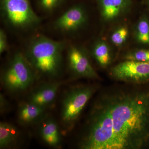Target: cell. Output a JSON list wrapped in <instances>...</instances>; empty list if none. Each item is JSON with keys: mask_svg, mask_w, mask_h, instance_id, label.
Wrapping results in <instances>:
<instances>
[{"mask_svg": "<svg viewBox=\"0 0 149 149\" xmlns=\"http://www.w3.org/2000/svg\"><path fill=\"white\" fill-rule=\"evenodd\" d=\"M135 38L141 45H149V21L145 17L139 19L135 29Z\"/></svg>", "mask_w": 149, "mask_h": 149, "instance_id": "15", "label": "cell"}, {"mask_svg": "<svg viewBox=\"0 0 149 149\" xmlns=\"http://www.w3.org/2000/svg\"><path fill=\"white\" fill-rule=\"evenodd\" d=\"M99 83L78 84L69 88L62 103L61 118L67 131L74 128L84 109L101 88Z\"/></svg>", "mask_w": 149, "mask_h": 149, "instance_id": "3", "label": "cell"}, {"mask_svg": "<svg viewBox=\"0 0 149 149\" xmlns=\"http://www.w3.org/2000/svg\"><path fill=\"white\" fill-rule=\"evenodd\" d=\"M111 78L130 85H143L149 83V62L124 60L111 68Z\"/></svg>", "mask_w": 149, "mask_h": 149, "instance_id": "6", "label": "cell"}, {"mask_svg": "<svg viewBox=\"0 0 149 149\" xmlns=\"http://www.w3.org/2000/svg\"><path fill=\"white\" fill-rule=\"evenodd\" d=\"M124 60L149 62V49H139L128 52L123 56Z\"/></svg>", "mask_w": 149, "mask_h": 149, "instance_id": "17", "label": "cell"}, {"mask_svg": "<svg viewBox=\"0 0 149 149\" xmlns=\"http://www.w3.org/2000/svg\"><path fill=\"white\" fill-rule=\"evenodd\" d=\"M60 85L58 82H53L41 85L31 93L29 101L44 108L51 106L54 102Z\"/></svg>", "mask_w": 149, "mask_h": 149, "instance_id": "10", "label": "cell"}, {"mask_svg": "<svg viewBox=\"0 0 149 149\" xmlns=\"http://www.w3.org/2000/svg\"><path fill=\"white\" fill-rule=\"evenodd\" d=\"M92 55L97 64L102 68H106L113 61V56L108 44L103 40H99L94 44Z\"/></svg>", "mask_w": 149, "mask_h": 149, "instance_id": "13", "label": "cell"}, {"mask_svg": "<svg viewBox=\"0 0 149 149\" xmlns=\"http://www.w3.org/2000/svg\"><path fill=\"white\" fill-rule=\"evenodd\" d=\"M37 77L24 54L17 52L9 62L1 77V82L7 90L18 93L29 88Z\"/></svg>", "mask_w": 149, "mask_h": 149, "instance_id": "4", "label": "cell"}, {"mask_svg": "<svg viewBox=\"0 0 149 149\" xmlns=\"http://www.w3.org/2000/svg\"><path fill=\"white\" fill-rule=\"evenodd\" d=\"M39 123V134L44 142L52 147H59L61 142V134L55 120L46 117Z\"/></svg>", "mask_w": 149, "mask_h": 149, "instance_id": "12", "label": "cell"}, {"mask_svg": "<svg viewBox=\"0 0 149 149\" xmlns=\"http://www.w3.org/2000/svg\"><path fill=\"white\" fill-rule=\"evenodd\" d=\"M88 14L81 5L72 6L55 21L54 28L59 32L70 33L84 27L88 21Z\"/></svg>", "mask_w": 149, "mask_h": 149, "instance_id": "8", "label": "cell"}, {"mask_svg": "<svg viewBox=\"0 0 149 149\" xmlns=\"http://www.w3.org/2000/svg\"><path fill=\"white\" fill-rule=\"evenodd\" d=\"M64 0H40V8L46 13H52L60 5Z\"/></svg>", "mask_w": 149, "mask_h": 149, "instance_id": "18", "label": "cell"}, {"mask_svg": "<svg viewBox=\"0 0 149 149\" xmlns=\"http://www.w3.org/2000/svg\"><path fill=\"white\" fill-rule=\"evenodd\" d=\"M10 108V105L6 99L1 94L0 95V109L1 114L5 113L8 111Z\"/></svg>", "mask_w": 149, "mask_h": 149, "instance_id": "20", "label": "cell"}, {"mask_svg": "<svg viewBox=\"0 0 149 149\" xmlns=\"http://www.w3.org/2000/svg\"><path fill=\"white\" fill-rule=\"evenodd\" d=\"M1 11L6 24L14 29H34L41 22L29 0H1Z\"/></svg>", "mask_w": 149, "mask_h": 149, "instance_id": "5", "label": "cell"}, {"mask_svg": "<svg viewBox=\"0 0 149 149\" xmlns=\"http://www.w3.org/2000/svg\"><path fill=\"white\" fill-rule=\"evenodd\" d=\"M8 49L7 37L4 30H0V54H1L6 52Z\"/></svg>", "mask_w": 149, "mask_h": 149, "instance_id": "19", "label": "cell"}, {"mask_svg": "<svg viewBox=\"0 0 149 149\" xmlns=\"http://www.w3.org/2000/svg\"><path fill=\"white\" fill-rule=\"evenodd\" d=\"M17 128L9 123H0V148H8L16 143L19 137Z\"/></svg>", "mask_w": 149, "mask_h": 149, "instance_id": "14", "label": "cell"}, {"mask_svg": "<svg viewBox=\"0 0 149 149\" xmlns=\"http://www.w3.org/2000/svg\"><path fill=\"white\" fill-rule=\"evenodd\" d=\"M105 21H112L130 10L132 0H96Z\"/></svg>", "mask_w": 149, "mask_h": 149, "instance_id": "9", "label": "cell"}, {"mask_svg": "<svg viewBox=\"0 0 149 149\" xmlns=\"http://www.w3.org/2000/svg\"><path fill=\"white\" fill-rule=\"evenodd\" d=\"M46 109L28 101L19 106L18 121L21 125H32L40 123L46 117Z\"/></svg>", "mask_w": 149, "mask_h": 149, "instance_id": "11", "label": "cell"}, {"mask_svg": "<svg viewBox=\"0 0 149 149\" xmlns=\"http://www.w3.org/2000/svg\"><path fill=\"white\" fill-rule=\"evenodd\" d=\"M129 32L128 27L121 26L115 29L111 36V41L114 45L119 47L124 45L127 41Z\"/></svg>", "mask_w": 149, "mask_h": 149, "instance_id": "16", "label": "cell"}, {"mask_svg": "<svg viewBox=\"0 0 149 149\" xmlns=\"http://www.w3.org/2000/svg\"><path fill=\"white\" fill-rule=\"evenodd\" d=\"M66 47L64 41L38 35L30 41L24 54L37 77L52 79L61 73L63 53Z\"/></svg>", "mask_w": 149, "mask_h": 149, "instance_id": "2", "label": "cell"}, {"mask_svg": "<svg viewBox=\"0 0 149 149\" xmlns=\"http://www.w3.org/2000/svg\"><path fill=\"white\" fill-rule=\"evenodd\" d=\"M78 147L149 148V88L123 83L101 88L86 118Z\"/></svg>", "mask_w": 149, "mask_h": 149, "instance_id": "1", "label": "cell"}, {"mask_svg": "<svg viewBox=\"0 0 149 149\" xmlns=\"http://www.w3.org/2000/svg\"><path fill=\"white\" fill-rule=\"evenodd\" d=\"M148 5L149 6V0L148 1Z\"/></svg>", "mask_w": 149, "mask_h": 149, "instance_id": "21", "label": "cell"}, {"mask_svg": "<svg viewBox=\"0 0 149 149\" xmlns=\"http://www.w3.org/2000/svg\"><path fill=\"white\" fill-rule=\"evenodd\" d=\"M67 51L68 68L74 79L100 80V77L92 65L90 57L85 49L71 45L68 47Z\"/></svg>", "mask_w": 149, "mask_h": 149, "instance_id": "7", "label": "cell"}]
</instances>
